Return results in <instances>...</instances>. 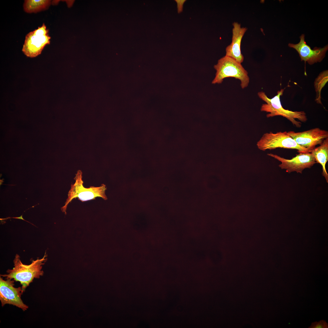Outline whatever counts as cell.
Masks as SVG:
<instances>
[{
	"mask_svg": "<svg viewBox=\"0 0 328 328\" xmlns=\"http://www.w3.org/2000/svg\"><path fill=\"white\" fill-rule=\"evenodd\" d=\"M46 252L44 256L41 259L33 260L29 265L23 264L21 262L19 255L16 254L13 260L14 267L12 269H8V273L1 275L6 279H13L16 281L19 282L22 285L23 292L34 278H39L43 276V271L42 270L43 265L47 260Z\"/></svg>",
	"mask_w": 328,
	"mask_h": 328,
	"instance_id": "6da1fadb",
	"label": "cell"
},
{
	"mask_svg": "<svg viewBox=\"0 0 328 328\" xmlns=\"http://www.w3.org/2000/svg\"><path fill=\"white\" fill-rule=\"evenodd\" d=\"M284 89L278 91L277 94L271 98H269L264 92H258L259 97L266 103L262 104L261 111L269 113L266 115L267 118L281 116L289 120L295 126L300 128L302 124L300 121L304 122L307 120L306 114L304 111H293L283 108L280 97L282 95Z\"/></svg>",
	"mask_w": 328,
	"mask_h": 328,
	"instance_id": "7a4b0ae2",
	"label": "cell"
},
{
	"mask_svg": "<svg viewBox=\"0 0 328 328\" xmlns=\"http://www.w3.org/2000/svg\"><path fill=\"white\" fill-rule=\"evenodd\" d=\"M214 67L216 72L212 84H221L225 78L233 77L240 80L242 89L248 85L250 78L248 72L241 63L232 58L225 55L218 60Z\"/></svg>",
	"mask_w": 328,
	"mask_h": 328,
	"instance_id": "3957f363",
	"label": "cell"
},
{
	"mask_svg": "<svg viewBox=\"0 0 328 328\" xmlns=\"http://www.w3.org/2000/svg\"><path fill=\"white\" fill-rule=\"evenodd\" d=\"M82 175L81 171H77L74 178L75 182L71 184L65 204L61 208L65 214L68 205L74 199L77 198L82 202L94 200L97 197H101L105 200L107 199L105 194L107 188L105 185L103 184L98 187L91 186L89 188H85L83 185Z\"/></svg>",
	"mask_w": 328,
	"mask_h": 328,
	"instance_id": "277c9868",
	"label": "cell"
},
{
	"mask_svg": "<svg viewBox=\"0 0 328 328\" xmlns=\"http://www.w3.org/2000/svg\"><path fill=\"white\" fill-rule=\"evenodd\" d=\"M257 145L263 151L282 148L296 149L299 153H310L307 149L298 145L285 131L265 133L257 142Z\"/></svg>",
	"mask_w": 328,
	"mask_h": 328,
	"instance_id": "5b68a950",
	"label": "cell"
},
{
	"mask_svg": "<svg viewBox=\"0 0 328 328\" xmlns=\"http://www.w3.org/2000/svg\"><path fill=\"white\" fill-rule=\"evenodd\" d=\"M49 30L43 23L26 36L22 51L27 57H34L40 54L44 47L50 43Z\"/></svg>",
	"mask_w": 328,
	"mask_h": 328,
	"instance_id": "8992f818",
	"label": "cell"
},
{
	"mask_svg": "<svg viewBox=\"0 0 328 328\" xmlns=\"http://www.w3.org/2000/svg\"><path fill=\"white\" fill-rule=\"evenodd\" d=\"M287 133L298 145L307 149L310 153L316 145H321L328 138L327 131L317 128L302 132L290 131Z\"/></svg>",
	"mask_w": 328,
	"mask_h": 328,
	"instance_id": "52a82bcc",
	"label": "cell"
},
{
	"mask_svg": "<svg viewBox=\"0 0 328 328\" xmlns=\"http://www.w3.org/2000/svg\"><path fill=\"white\" fill-rule=\"evenodd\" d=\"M4 280L0 278V300L2 306L6 304L15 306L21 309L23 311L28 308V306L25 304L21 298L23 293L22 287H14V280L7 279Z\"/></svg>",
	"mask_w": 328,
	"mask_h": 328,
	"instance_id": "ba28073f",
	"label": "cell"
},
{
	"mask_svg": "<svg viewBox=\"0 0 328 328\" xmlns=\"http://www.w3.org/2000/svg\"><path fill=\"white\" fill-rule=\"evenodd\" d=\"M267 155L281 162L279 166L289 173L296 171L302 173L306 168H310L316 162L311 153H299L291 159H287L272 153Z\"/></svg>",
	"mask_w": 328,
	"mask_h": 328,
	"instance_id": "9c48e42d",
	"label": "cell"
},
{
	"mask_svg": "<svg viewBox=\"0 0 328 328\" xmlns=\"http://www.w3.org/2000/svg\"><path fill=\"white\" fill-rule=\"evenodd\" d=\"M300 41L297 44L289 43L288 46L295 49L299 53L301 61L307 62L312 65L318 62H320L325 56L328 49V45L323 48L316 47L312 49L306 44L305 40V35L302 34L300 37Z\"/></svg>",
	"mask_w": 328,
	"mask_h": 328,
	"instance_id": "30bf717a",
	"label": "cell"
},
{
	"mask_svg": "<svg viewBox=\"0 0 328 328\" xmlns=\"http://www.w3.org/2000/svg\"><path fill=\"white\" fill-rule=\"evenodd\" d=\"M233 26L232 42L226 48L225 56L241 63L244 60V57L241 53V44L247 28L241 27V24L237 22H234Z\"/></svg>",
	"mask_w": 328,
	"mask_h": 328,
	"instance_id": "8fae6325",
	"label": "cell"
},
{
	"mask_svg": "<svg viewBox=\"0 0 328 328\" xmlns=\"http://www.w3.org/2000/svg\"><path fill=\"white\" fill-rule=\"evenodd\" d=\"M316 163L320 164L322 167V174L328 182V174L326 165L328 160V138L325 139L319 146L315 147L311 152Z\"/></svg>",
	"mask_w": 328,
	"mask_h": 328,
	"instance_id": "7c38bea8",
	"label": "cell"
},
{
	"mask_svg": "<svg viewBox=\"0 0 328 328\" xmlns=\"http://www.w3.org/2000/svg\"><path fill=\"white\" fill-rule=\"evenodd\" d=\"M51 4L49 0H26L24 1L23 8L27 13H36L47 9Z\"/></svg>",
	"mask_w": 328,
	"mask_h": 328,
	"instance_id": "4fadbf2b",
	"label": "cell"
},
{
	"mask_svg": "<svg viewBox=\"0 0 328 328\" xmlns=\"http://www.w3.org/2000/svg\"><path fill=\"white\" fill-rule=\"evenodd\" d=\"M328 70L324 71L319 75L314 81V87L316 92L315 101L318 104H322L321 99V92L328 80Z\"/></svg>",
	"mask_w": 328,
	"mask_h": 328,
	"instance_id": "5bb4252c",
	"label": "cell"
},
{
	"mask_svg": "<svg viewBox=\"0 0 328 328\" xmlns=\"http://www.w3.org/2000/svg\"><path fill=\"white\" fill-rule=\"evenodd\" d=\"M309 328H328V324L324 320H322L319 322H315L312 323Z\"/></svg>",
	"mask_w": 328,
	"mask_h": 328,
	"instance_id": "9a60e30c",
	"label": "cell"
},
{
	"mask_svg": "<svg viewBox=\"0 0 328 328\" xmlns=\"http://www.w3.org/2000/svg\"><path fill=\"white\" fill-rule=\"evenodd\" d=\"M177 3V8L178 13H180L183 11V6L185 0H176Z\"/></svg>",
	"mask_w": 328,
	"mask_h": 328,
	"instance_id": "2e32d148",
	"label": "cell"
}]
</instances>
